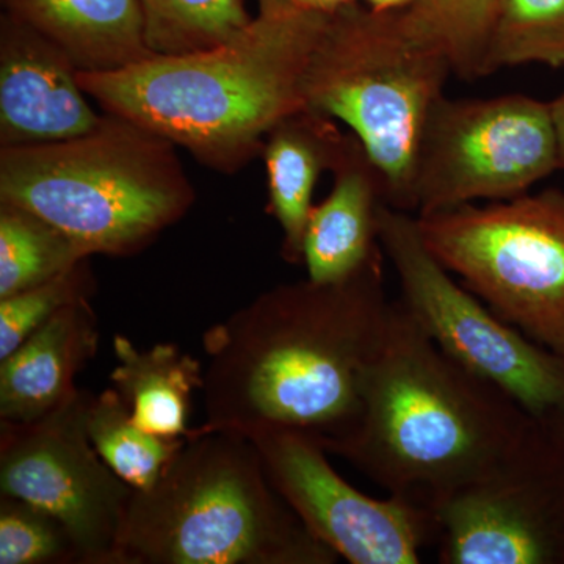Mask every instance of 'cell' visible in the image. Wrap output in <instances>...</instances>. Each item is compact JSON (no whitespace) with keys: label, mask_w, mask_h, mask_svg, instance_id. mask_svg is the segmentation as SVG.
Instances as JSON below:
<instances>
[{"label":"cell","mask_w":564,"mask_h":564,"mask_svg":"<svg viewBox=\"0 0 564 564\" xmlns=\"http://www.w3.org/2000/svg\"><path fill=\"white\" fill-rule=\"evenodd\" d=\"M392 303L383 248L336 282L281 284L203 336L204 421L193 432L292 430L328 448L355 429Z\"/></svg>","instance_id":"cell-1"},{"label":"cell","mask_w":564,"mask_h":564,"mask_svg":"<svg viewBox=\"0 0 564 564\" xmlns=\"http://www.w3.org/2000/svg\"><path fill=\"white\" fill-rule=\"evenodd\" d=\"M355 429L326 448L388 491L436 511L519 443L533 415L464 369L392 303L362 378Z\"/></svg>","instance_id":"cell-2"},{"label":"cell","mask_w":564,"mask_h":564,"mask_svg":"<svg viewBox=\"0 0 564 564\" xmlns=\"http://www.w3.org/2000/svg\"><path fill=\"white\" fill-rule=\"evenodd\" d=\"M329 14L259 13L217 46L77 76L106 113L185 148L210 169L232 173L262 154L280 122L306 109L304 79Z\"/></svg>","instance_id":"cell-3"},{"label":"cell","mask_w":564,"mask_h":564,"mask_svg":"<svg viewBox=\"0 0 564 564\" xmlns=\"http://www.w3.org/2000/svg\"><path fill=\"white\" fill-rule=\"evenodd\" d=\"M276 491L242 433L191 432L151 488L135 489L120 564H334Z\"/></svg>","instance_id":"cell-4"},{"label":"cell","mask_w":564,"mask_h":564,"mask_svg":"<svg viewBox=\"0 0 564 564\" xmlns=\"http://www.w3.org/2000/svg\"><path fill=\"white\" fill-rule=\"evenodd\" d=\"M174 148L106 113L85 135L0 148V202L39 215L90 258L137 254L195 203Z\"/></svg>","instance_id":"cell-5"},{"label":"cell","mask_w":564,"mask_h":564,"mask_svg":"<svg viewBox=\"0 0 564 564\" xmlns=\"http://www.w3.org/2000/svg\"><path fill=\"white\" fill-rule=\"evenodd\" d=\"M454 73L444 47L410 11L329 14L306 79V109L343 121L383 182L384 203L415 210V166L430 115Z\"/></svg>","instance_id":"cell-6"},{"label":"cell","mask_w":564,"mask_h":564,"mask_svg":"<svg viewBox=\"0 0 564 564\" xmlns=\"http://www.w3.org/2000/svg\"><path fill=\"white\" fill-rule=\"evenodd\" d=\"M434 258L497 317L564 358V192L417 215Z\"/></svg>","instance_id":"cell-7"},{"label":"cell","mask_w":564,"mask_h":564,"mask_svg":"<svg viewBox=\"0 0 564 564\" xmlns=\"http://www.w3.org/2000/svg\"><path fill=\"white\" fill-rule=\"evenodd\" d=\"M378 237L402 285V303L423 333L470 373L544 419L564 406V358L508 325L423 243L417 220L383 203Z\"/></svg>","instance_id":"cell-8"},{"label":"cell","mask_w":564,"mask_h":564,"mask_svg":"<svg viewBox=\"0 0 564 564\" xmlns=\"http://www.w3.org/2000/svg\"><path fill=\"white\" fill-rule=\"evenodd\" d=\"M558 169L549 102L522 95L441 98L419 148L415 212L507 202Z\"/></svg>","instance_id":"cell-9"},{"label":"cell","mask_w":564,"mask_h":564,"mask_svg":"<svg viewBox=\"0 0 564 564\" xmlns=\"http://www.w3.org/2000/svg\"><path fill=\"white\" fill-rule=\"evenodd\" d=\"M443 564H564V443L533 419L491 469L434 511Z\"/></svg>","instance_id":"cell-10"},{"label":"cell","mask_w":564,"mask_h":564,"mask_svg":"<svg viewBox=\"0 0 564 564\" xmlns=\"http://www.w3.org/2000/svg\"><path fill=\"white\" fill-rule=\"evenodd\" d=\"M91 395L79 388L36 421H0V494L61 519L82 564H120L135 489L110 469L88 436Z\"/></svg>","instance_id":"cell-11"},{"label":"cell","mask_w":564,"mask_h":564,"mask_svg":"<svg viewBox=\"0 0 564 564\" xmlns=\"http://www.w3.org/2000/svg\"><path fill=\"white\" fill-rule=\"evenodd\" d=\"M250 440L276 491L311 533L351 564L421 563L436 544L433 511L400 497L373 499L344 480L328 452L292 430H265Z\"/></svg>","instance_id":"cell-12"},{"label":"cell","mask_w":564,"mask_h":564,"mask_svg":"<svg viewBox=\"0 0 564 564\" xmlns=\"http://www.w3.org/2000/svg\"><path fill=\"white\" fill-rule=\"evenodd\" d=\"M79 69L50 39L3 11L0 18V148L57 143L102 122Z\"/></svg>","instance_id":"cell-13"},{"label":"cell","mask_w":564,"mask_h":564,"mask_svg":"<svg viewBox=\"0 0 564 564\" xmlns=\"http://www.w3.org/2000/svg\"><path fill=\"white\" fill-rule=\"evenodd\" d=\"M99 321L91 300L65 307L0 361V421L32 422L77 391L76 377L95 359Z\"/></svg>","instance_id":"cell-14"},{"label":"cell","mask_w":564,"mask_h":564,"mask_svg":"<svg viewBox=\"0 0 564 564\" xmlns=\"http://www.w3.org/2000/svg\"><path fill=\"white\" fill-rule=\"evenodd\" d=\"M333 173V191L314 206L304 232L303 262L315 282L345 280L381 250L383 182L355 135Z\"/></svg>","instance_id":"cell-15"},{"label":"cell","mask_w":564,"mask_h":564,"mask_svg":"<svg viewBox=\"0 0 564 564\" xmlns=\"http://www.w3.org/2000/svg\"><path fill=\"white\" fill-rule=\"evenodd\" d=\"M351 139L332 118L310 109L285 118L267 137L262 155L269 177V210L281 228L285 261L303 262L315 184L325 170L333 172Z\"/></svg>","instance_id":"cell-16"},{"label":"cell","mask_w":564,"mask_h":564,"mask_svg":"<svg viewBox=\"0 0 564 564\" xmlns=\"http://www.w3.org/2000/svg\"><path fill=\"white\" fill-rule=\"evenodd\" d=\"M79 70H113L152 57L139 0H2Z\"/></svg>","instance_id":"cell-17"},{"label":"cell","mask_w":564,"mask_h":564,"mask_svg":"<svg viewBox=\"0 0 564 564\" xmlns=\"http://www.w3.org/2000/svg\"><path fill=\"white\" fill-rule=\"evenodd\" d=\"M113 351L111 388L131 408L133 422L162 436L184 437L191 432L193 395L204 384L203 362L176 344L139 350L121 334L113 337Z\"/></svg>","instance_id":"cell-18"},{"label":"cell","mask_w":564,"mask_h":564,"mask_svg":"<svg viewBox=\"0 0 564 564\" xmlns=\"http://www.w3.org/2000/svg\"><path fill=\"white\" fill-rule=\"evenodd\" d=\"M87 430L104 462L133 489L151 488L185 444V436H162L140 429L131 408L113 388L93 393Z\"/></svg>","instance_id":"cell-19"},{"label":"cell","mask_w":564,"mask_h":564,"mask_svg":"<svg viewBox=\"0 0 564 564\" xmlns=\"http://www.w3.org/2000/svg\"><path fill=\"white\" fill-rule=\"evenodd\" d=\"M88 258L51 223L0 202V299L50 281Z\"/></svg>","instance_id":"cell-20"},{"label":"cell","mask_w":564,"mask_h":564,"mask_svg":"<svg viewBox=\"0 0 564 564\" xmlns=\"http://www.w3.org/2000/svg\"><path fill=\"white\" fill-rule=\"evenodd\" d=\"M154 55L207 50L232 39L252 18L245 0H139Z\"/></svg>","instance_id":"cell-21"},{"label":"cell","mask_w":564,"mask_h":564,"mask_svg":"<svg viewBox=\"0 0 564 564\" xmlns=\"http://www.w3.org/2000/svg\"><path fill=\"white\" fill-rule=\"evenodd\" d=\"M527 63L564 66V0L497 2L485 76Z\"/></svg>","instance_id":"cell-22"},{"label":"cell","mask_w":564,"mask_h":564,"mask_svg":"<svg viewBox=\"0 0 564 564\" xmlns=\"http://www.w3.org/2000/svg\"><path fill=\"white\" fill-rule=\"evenodd\" d=\"M499 0H415L408 7L419 28L447 52L456 76L485 77V58Z\"/></svg>","instance_id":"cell-23"},{"label":"cell","mask_w":564,"mask_h":564,"mask_svg":"<svg viewBox=\"0 0 564 564\" xmlns=\"http://www.w3.org/2000/svg\"><path fill=\"white\" fill-rule=\"evenodd\" d=\"M95 293L88 258L50 281L0 299V361L65 307L91 300Z\"/></svg>","instance_id":"cell-24"},{"label":"cell","mask_w":564,"mask_h":564,"mask_svg":"<svg viewBox=\"0 0 564 564\" xmlns=\"http://www.w3.org/2000/svg\"><path fill=\"white\" fill-rule=\"evenodd\" d=\"M0 564H82L61 519L28 500L0 494Z\"/></svg>","instance_id":"cell-25"},{"label":"cell","mask_w":564,"mask_h":564,"mask_svg":"<svg viewBox=\"0 0 564 564\" xmlns=\"http://www.w3.org/2000/svg\"><path fill=\"white\" fill-rule=\"evenodd\" d=\"M549 106H551L552 121H554L558 166L564 169V95L549 102Z\"/></svg>","instance_id":"cell-26"},{"label":"cell","mask_w":564,"mask_h":564,"mask_svg":"<svg viewBox=\"0 0 564 564\" xmlns=\"http://www.w3.org/2000/svg\"><path fill=\"white\" fill-rule=\"evenodd\" d=\"M350 2L352 0H291L292 6L296 9L325 11V13H333Z\"/></svg>","instance_id":"cell-27"},{"label":"cell","mask_w":564,"mask_h":564,"mask_svg":"<svg viewBox=\"0 0 564 564\" xmlns=\"http://www.w3.org/2000/svg\"><path fill=\"white\" fill-rule=\"evenodd\" d=\"M259 13H280L289 9H296L291 0H258Z\"/></svg>","instance_id":"cell-28"},{"label":"cell","mask_w":564,"mask_h":564,"mask_svg":"<svg viewBox=\"0 0 564 564\" xmlns=\"http://www.w3.org/2000/svg\"><path fill=\"white\" fill-rule=\"evenodd\" d=\"M541 421L547 423L554 430L556 436L564 443V406L562 410H556L554 413L549 414L547 417L541 419Z\"/></svg>","instance_id":"cell-29"},{"label":"cell","mask_w":564,"mask_h":564,"mask_svg":"<svg viewBox=\"0 0 564 564\" xmlns=\"http://www.w3.org/2000/svg\"><path fill=\"white\" fill-rule=\"evenodd\" d=\"M373 10L388 11L413 6L415 0H367Z\"/></svg>","instance_id":"cell-30"}]
</instances>
